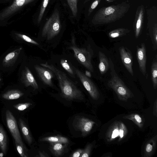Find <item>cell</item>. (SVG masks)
<instances>
[{
  "label": "cell",
  "instance_id": "cell-31",
  "mask_svg": "<svg viewBox=\"0 0 157 157\" xmlns=\"http://www.w3.org/2000/svg\"><path fill=\"white\" fill-rule=\"evenodd\" d=\"M16 35L21 39L27 42L37 45H39L36 41L25 35L20 33H17Z\"/></svg>",
  "mask_w": 157,
  "mask_h": 157
},
{
  "label": "cell",
  "instance_id": "cell-36",
  "mask_svg": "<svg viewBox=\"0 0 157 157\" xmlns=\"http://www.w3.org/2000/svg\"><path fill=\"white\" fill-rule=\"evenodd\" d=\"M101 0H94L91 4L88 10L89 15H90L92 12L96 8L99 4Z\"/></svg>",
  "mask_w": 157,
  "mask_h": 157
},
{
  "label": "cell",
  "instance_id": "cell-33",
  "mask_svg": "<svg viewBox=\"0 0 157 157\" xmlns=\"http://www.w3.org/2000/svg\"><path fill=\"white\" fill-rule=\"evenodd\" d=\"M93 147V145L89 144L86 146L80 157H89L90 156Z\"/></svg>",
  "mask_w": 157,
  "mask_h": 157
},
{
  "label": "cell",
  "instance_id": "cell-5",
  "mask_svg": "<svg viewBox=\"0 0 157 157\" xmlns=\"http://www.w3.org/2000/svg\"><path fill=\"white\" fill-rule=\"evenodd\" d=\"M60 30V23L58 13L55 12L48 19L44 25L42 36L48 40L57 35Z\"/></svg>",
  "mask_w": 157,
  "mask_h": 157
},
{
  "label": "cell",
  "instance_id": "cell-1",
  "mask_svg": "<svg viewBox=\"0 0 157 157\" xmlns=\"http://www.w3.org/2000/svg\"><path fill=\"white\" fill-rule=\"evenodd\" d=\"M128 1L117 4L102 7L96 12L92 20L94 25L110 23L118 20L124 16L130 8Z\"/></svg>",
  "mask_w": 157,
  "mask_h": 157
},
{
  "label": "cell",
  "instance_id": "cell-17",
  "mask_svg": "<svg viewBox=\"0 0 157 157\" xmlns=\"http://www.w3.org/2000/svg\"><path fill=\"white\" fill-rule=\"evenodd\" d=\"M22 49V48H20L7 54L3 59V65L9 67L13 64L17 59Z\"/></svg>",
  "mask_w": 157,
  "mask_h": 157
},
{
  "label": "cell",
  "instance_id": "cell-30",
  "mask_svg": "<svg viewBox=\"0 0 157 157\" xmlns=\"http://www.w3.org/2000/svg\"><path fill=\"white\" fill-rule=\"evenodd\" d=\"M16 148L18 153L21 157H27L28 156L25 151V148L18 143L15 142Z\"/></svg>",
  "mask_w": 157,
  "mask_h": 157
},
{
  "label": "cell",
  "instance_id": "cell-20",
  "mask_svg": "<svg viewBox=\"0 0 157 157\" xmlns=\"http://www.w3.org/2000/svg\"><path fill=\"white\" fill-rule=\"evenodd\" d=\"M19 124L24 138L29 144H31L33 139L27 126L21 118L19 119Z\"/></svg>",
  "mask_w": 157,
  "mask_h": 157
},
{
  "label": "cell",
  "instance_id": "cell-42",
  "mask_svg": "<svg viewBox=\"0 0 157 157\" xmlns=\"http://www.w3.org/2000/svg\"><path fill=\"white\" fill-rule=\"evenodd\" d=\"M4 153L3 152H1L0 153V157H2L4 155Z\"/></svg>",
  "mask_w": 157,
  "mask_h": 157
},
{
  "label": "cell",
  "instance_id": "cell-35",
  "mask_svg": "<svg viewBox=\"0 0 157 157\" xmlns=\"http://www.w3.org/2000/svg\"><path fill=\"white\" fill-rule=\"evenodd\" d=\"M49 0H44L43 3L40 9V11L38 19V22L40 23L42 17L44 12L48 3Z\"/></svg>",
  "mask_w": 157,
  "mask_h": 157
},
{
  "label": "cell",
  "instance_id": "cell-43",
  "mask_svg": "<svg viewBox=\"0 0 157 157\" xmlns=\"http://www.w3.org/2000/svg\"><path fill=\"white\" fill-rule=\"evenodd\" d=\"M90 0H85V2H87L88 1H90Z\"/></svg>",
  "mask_w": 157,
  "mask_h": 157
},
{
  "label": "cell",
  "instance_id": "cell-38",
  "mask_svg": "<svg viewBox=\"0 0 157 157\" xmlns=\"http://www.w3.org/2000/svg\"><path fill=\"white\" fill-rule=\"evenodd\" d=\"M153 113L154 116L157 117V99H156L154 104Z\"/></svg>",
  "mask_w": 157,
  "mask_h": 157
},
{
  "label": "cell",
  "instance_id": "cell-19",
  "mask_svg": "<svg viewBox=\"0 0 157 157\" xmlns=\"http://www.w3.org/2000/svg\"><path fill=\"white\" fill-rule=\"evenodd\" d=\"M67 145L59 142L50 143L49 148L55 156H61L64 154Z\"/></svg>",
  "mask_w": 157,
  "mask_h": 157
},
{
  "label": "cell",
  "instance_id": "cell-32",
  "mask_svg": "<svg viewBox=\"0 0 157 157\" xmlns=\"http://www.w3.org/2000/svg\"><path fill=\"white\" fill-rule=\"evenodd\" d=\"M152 42L155 49L157 45V24H155L152 28Z\"/></svg>",
  "mask_w": 157,
  "mask_h": 157
},
{
  "label": "cell",
  "instance_id": "cell-41",
  "mask_svg": "<svg viewBox=\"0 0 157 157\" xmlns=\"http://www.w3.org/2000/svg\"><path fill=\"white\" fill-rule=\"evenodd\" d=\"M115 0H106V1L108 3H110V2H112Z\"/></svg>",
  "mask_w": 157,
  "mask_h": 157
},
{
  "label": "cell",
  "instance_id": "cell-24",
  "mask_svg": "<svg viewBox=\"0 0 157 157\" xmlns=\"http://www.w3.org/2000/svg\"><path fill=\"white\" fill-rule=\"evenodd\" d=\"M123 119H128L132 121L140 128H142L144 126L143 120L140 116L136 113L125 115L123 117Z\"/></svg>",
  "mask_w": 157,
  "mask_h": 157
},
{
  "label": "cell",
  "instance_id": "cell-44",
  "mask_svg": "<svg viewBox=\"0 0 157 157\" xmlns=\"http://www.w3.org/2000/svg\"><path fill=\"white\" fill-rule=\"evenodd\" d=\"M1 78H0V81H1Z\"/></svg>",
  "mask_w": 157,
  "mask_h": 157
},
{
  "label": "cell",
  "instance_id": "cell-26",
  "mask_svg": "<svg viewBox=\"0 0 157 157\" xmlns=\"http://www.w3.org/2000/svg\"><path fill=\"white\" fill-rule=\"evenodd\" d=\"M130 32V30L128 29L119 28L111 31L108 35L111 38H116L124 36Z\"/></svg>",
  "mask_w": 157,
  "mask_h": 157
},
{
  "label": "cell",
  "instance_id": "cell-10",
  "mask_svg": "<svg viewBox=\"0 0 157 157\" xmlns=\"http://www.w3.org/2000/svg\"><path fill=\"white\" fill-rule=\"evenodd\" d=\"M119 50L123 64L129 73L133 76V58L131 52L124 46L120 47Z\"/></svg>",
  "mask_w": 157,
  "mask_h": 157
},
{
  "label": "cell",
  "instance_id": "cell-39",
  "mask_svg": "<svg viewBox=\"0 0 157 157\" xmlns=\"http://www.w3.org/2000/svg\"><path fill=\"white\" fill-rule=\"evenodd\" d=\"M38 156L40 157H49L48 155L44 151H40L39 152Z\"/></svg>",
  "mask_w": 157,
  "mask_h": 157
},
{
  "label": "cell",
  "instance_id": "cell-37",
  "mask_svg": "<svg viewBox=\"0 0 157 157\" xmlns=\"http://www.w3.org/2000/svg\"><path fill=\"white\" fill-rule=\"evenodd\" d=\"M83 151V149H78L71 155L70 156L72 157H80Z\"/></svg>",
  "mask_w": 157,
  "mask_h": 157
},
{
  "label": "cell",
  "instance_id": "cell-29",
  "mask_svg": "<svg viewBox=\"0 0 157 157\" xmlns=\"http://www.w3.org/2000/svg\"><path fill=\"white\" fill-rule=\"evenodd\" d=\"M67 2L74 17H76L77 13V0H67Z\"/></svg>",
  "mask_w": 157,
  "mask_h": 157
},
{
  "label": "cell",
  "instance_id": "cell-9",
  "mask_svg": "<svg viewBox=\"0 0 157 157\" xmlns=\"http://www.w3.org/2000/svg\"><path fill=\"white\" fill-rule=\"evenodd\" d=\"M144 13L145 10L144 6L142 5L139 6L136 11L133 24L135 35L136 38L138 37L143 29Z\"/></svg>",
  "mask_w": 157,
  "mask_h": 157
},
{
  "label": "cell",
  "instance_id": "cell-18",
  "mask_svg": "<svg viewBox=\"0 0 157 157\" xmlns=\"http://www.w3.org/2000/svg\"><path fill=\"white\" fill-rule=\"evenodd\" d=\"M99 62L98 68L101 74L106 72L110 67L109 60L105 54L101 51L98 52Z\"/></svg>",
  "mask_w": 157,
  "mask_h": 157
},
{
  "label": "cell",
  "instance_id": "cell-22",
  "mask_svg": "<svg viewBox=\"0 0 157 157\" xmlns=\"http://www.w3.org/2000/svg\"><path fill=\"white\" fill-rule=\"evenodd\" d=\"M23 95L24 93L19 90H12L4 93L2 95V97L6 100H14L20 98Z\"/></svg>",
  "mask_w": 157,
  "mask_h": 157
},
{
  "label": "cell",
  "instance_id": "cell-15",
  "mask_svg": "<svg viewBox=\"0 0 157 157\" xmlns=\"http://www.w3.org/2000/svg\"><path fill=\"white\" fill-rule=\"evenodd\" d=\"M119 121H115L109 127L106 134L107 142H112L119 137Z\"/></svg>",
  "mask_w": 157,
  "mask_h": 157
},
{
  "label": "cell",
  "instance_id": "cell-34",
  "mask_svg": "<svg viewBox=\"0 0 157 157\" xmlns=\"http://www.w3.org/2000/svg\"><path fill=\"white\" fill-rule=\"evenodd\" d=\"M32 104L30 102L19 103L13 105L14 107L19 111H23L32 105Z\"/></svg>",
  "mask_w": 157,
  "mask_h": 157
},
{
  "label": "cell",
  "instance_id": "cell-4",
  "mask_svg": "<svg viewBox=\"0 0 157 157\" xmlns=\"http://www.w3.org/2000/svg\"><path fill=\"white\" fill-rule=\"evenodd\" d=\"M71 44L68 48L72 50L75 56L78 61L90 71L94 72V68L91 59L93 55V50L90 48L88 49L80 48L77 46L75 43V38L71 39Z\"/></svg>",
  "mask_w": 157,
  "mask_h": 157
},
{
  "label": "cell",
  "instance_id": "cell-3",
  "mask_svg": "<svg viewBox=\"0 0 157 157\" xmlns=\"http://www.w3.org/2000/svg\"><path fill=\"white\" fill-rule=\"evenodd\" d=\"M109 60L111 77L108 81V86L114 91L120 100L126 102L134 95L116 73L111 59L109 58Z\"/></svg>",
  "mask_w": 157,
  "mask_h": 157
},
{
  "label": "cell",
  "instance_id": "cell-8",
  "mask_svg": "<svg viewBox=\"0 0 157 157\" xmlns=\"http://www.w3.org/2000/svg\"><path fill=\"white\" fill-rule=\"evenodd\" d=\"M95 122L88 118L79 117L75 119L74 125L78 130L81 132L82 135L85 136L89 134Z\"/></svg>",
  "mask_w": 157,
  "mask_h": 157
},
{
  "label": "cell",
  "instance_id": "cell-6",
  "mask_svg": "<svg viewBox=\"0 0 157 157\" xmlns=\"http://www.w3.org/2000/svg\"><path fill=\"white\" fill-rule=\"evenodd\" d=\"M74 69L77 75L91 98L94 100L98 99L100 97V94L95 84L79 70L75 67Z\"/></svg>",
  "mask_w": 157,
  "mask_h": 157
},
{
  "label": "cell",
  "instance_id": "cell-2",
  "mask_svg": "<svg viewBox=\"0 0 157 157\" xmlns=\"http://www.w3.org/2000/svg\"><path fill=\"white\" fill-rule=\"evenodd\" d=\"M40 65L53 72L58 80L62 95L65 98L70 100L83 99V95L81 91L63 72L47 62Z\"/></svg>",
  "mask_w": 157,
  "mask_h": 157
},
{
  "label": "cell",
  "instance_id": "cell-28",
  "mask_svg": "<svg viewBox=\"0 0 157 157\" xmlns=\"http://www.w3.org/2000/svg\"><path fill=\"white\" fill-rule=\"evenodd\" d=\"M60 62L62 66L68 72L69 75H70L73 78H75L73 70L67 61L65 59H62L60 60Z\"/></svg>",
  "mask_w": 157,
  "mask_h": 157
},
{
  "label": "cell",
  "instance_id": "cell-16",
  "mask_svg": "<svg viewBox=\"0 0 157 157\" xmlns=\"http://www.w3.org/2000/svg\"><path fill=\"white\" fill-rule=\"evenodd\" d=\"M157 141V135L147 141L144 147V157H151L154 154L156 148Z\"/></svg>",
  "mask_w": 157,
  "mask_h": 157
},
{
  "label": "cell",
  "instance_id": "cell-14",
  "mask_svg": "<svg viewBox=\"0 0 157 157\" xmlns=\"http://www.w3.org/2000/svg\"><path fill=\"white\" fill-rule=\"evenodd\" d=\"M34 0H14L13 4L1 14L2 18H4L16 11L23 6Z\"/></svg>",
  "mask_w": 157,
  "mask_h": 157
},
{
  "label": "cell",
  "instance_id": "cell-27",
  "mask_svg": "<svg viewBox=\"0 0 157 157\" xmlns=\"http://www.w3.org/2000/svg\"><path fill=\"white\" fill-rule=\"evenodd\" d=\"M119 135L118 141L119 142L125 137L128 133V130L124 123L120 121L119 122Z\"/></svg>",
  "mask_w": 157,
  "mask_h": 157
},
{
  "label": "cell",
  "instance_id": "cell-11",
  "mask_svg": "<svg viewBox=\"0 0 157 157\" xmlns=\"http://www.w3.org/2000/svg\"><path fill=\"white\" fill-rule=\"evenodd\" d=\"M34 68L40 78L45 84L51 86H53L52 79L54 74L51 70L37 65L34 66Z\"/></svg>",
  "mask_w": 157,
  "mask_h": 157
},
{
  "label": "cell",
  "instance_id": "cell-13",
  "mask_svg": "<svg viewBox=\"0 0 157 157\" xmlns=\"http://www.w3.org/2000/svg\"><path fill=\"white\" fill-rule=\"evenodd\" d=\"M21 79L25 86H30L35 89L38 88V86L36 79L27 67H25L23 70Z\"/></svg>",
  "mask_w": 157,
  "mask_h": 157
},
{
  "label": "cell",
  "instance_id": "cell-40",
  "mask_svg": "<svg viewBox=\"0 0 157 157\" xmlns=\"http://www.w3.org/2000/svg\"><path fill=\"white\" fill-rule=\"evenodd\" d=\"M85 75L88 77H91V75L90 72L87 70L86 71Z\"/></svg>",
  "mask_w": 157,
  "mask_h": 157
},
{
  "label": "cell",
  "instance_id": "cell-25",
  "mask_svg": "<svg viewBox=\"0 0 157 157\" xmlns=\"http://www.w3.org/2000/svg\"><path fill=\"white\" fill-rule=\"evenodd\" d=\"M151 78L153 87L156 89L157 87V56L153 60L151 67Z\"/></svg>",
  "mask_w": 157,
  "mask_h": 157
},
{
  "label": "cell",
  "instance_id": "cell-7",
  "mask_svg": "<svg viewBox=\"0 0 157 157\" xmlns=\"http://www.w3.org/2000/svg\"><path fill=\"white\" fill-rule=\"evenodd\" d=\"M6 121L7 126L15 142L25 147L22 140L16 120L12 113L7 110L6 112Z\"/></svg>",
  "mask_w": 157,
  "mask_h": 157
},
{
  "label": "cell",
  "instance_id": "cell-12",
  "mask_svg": "<svg viewBox=\"0 0 157 157\" xmlns=\"http://www.w3.org/2000/svg\"><path fill=\"white\" fill-rule=\"evenodd\" d=\"M136 56L140 71L144 76H147L146 49L144 43L141 44L140 47L137 46Z\"/></svg>",
  "mask_w": 157,
  "mask_h": 157
},
{
  "label": "cell",
  "instance_id": "cell-23",
  "mask_svg": "<svg viewBox=\"0 0 157 157\" xmlns=\"http://www.w3.org/2000/svg\"><path fill=\"white\" fill-rule=\"evenodd\" d=\"M7 146V135L3 126L0 124V148L4 154L6 152Z\"/></svg>",
  "mask_w": 157,
  "mask_h": 157
},
{
  "label": "cell",
  "instance_id": "cell-21",
  "mask_svg": "<svg viewBox=\"0 0 157 157\" xmlns=\"http://www.w3.org/2000/svg\"><path fill=\"white\" fill-rule=\"evenodd\" d=\"M40 140L49 143L59 142L66 144L69 143V140L67 138L59 135L44 137Z\"/></svg>",
  "mask_w": 157,
  "mask_h": 157
}]
</instances>
